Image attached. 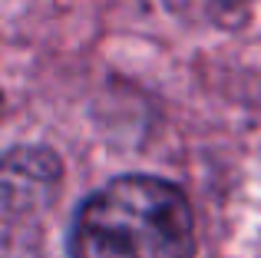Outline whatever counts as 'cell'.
Segmentation results:
<instances>
[{"label": "cell", "instance_id": "6da1fadb", "mask_svg": "<svg viewBox=\"0 0 261 258\" xmlns=\"http://www.w3.org/2000/svg\"><path fill=\"white\" fill-rule=\"evenodd\" d=\"M70 258H195V219L178 186L119 175L76 209Z\"/></svg>", "mask_w": 261, "mask_h": 258}]
</instances>
